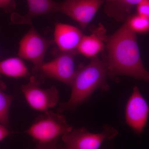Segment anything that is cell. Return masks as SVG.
Wrapping results in <instances>:
<instances>
[{"mask_svg": "<svg viewBox=\"0 0 149 149\" xmlns=\"http://www.w3.org/2000/svg\"><path fill=\"white\" fill-rule=\"evenodd\" d=\"M29 73L28 68L19 57H13L0 61V76L3 74L13 78L26 77Z\"/></svg>", "mask_w": 149, "mask_h": 149, "instance_id": "cell-14", "label": "cell"}, {"mask_svg": "<svg viewBox=\"0 0 149 149\" xmlns=\"http://www.w3.org/2000/svg\"><path fill=\"white\" fill-rule=\"evenodd\" d=\"M72 130L64 116L48 111L38 116L25 133L37 145H49L57 144L60 137Z\"/></svg>", "mask_w": 149, "mask_h": 149, "instance_id": "cell-3", "label": "cell"}, {"mask_svg": "<svg viewBox=\"0 0 149 149\" xmlns=\"http://www.w3.org/2000/svg\"><path fill=\"white\" fill-rule=\"evenodd\" d=\"M8 128L0 123V142L14 133Z\"/></svg>", "mask_w": 149, "mask_h": 149, "instance_id": "cell-19", "label": "cell"}, {"mask_svg": "<svg viewBox=\"0 0 149 149\" xmlns=\"http://www.w3.org/2000/svg\"><path fill=\"white\" fill-rule=\"evenodd\" d=\"M57 144H49V145H37L35 148L32 149H56Z\"/></svg>", "mask_w": 149, "mask_h": 149, "instance_id": "cell-20", "label": "cell"}, {"mask_svg": "<svg viewBox=\"0 0 149 149\" xmlns=\"http://www.w3.org/2000/svg\"><path fill=\"white\" fill-rule=\"evenodd\" d=\"M28 12L22 15L17 13L12 14L11 19L14 24H28L32 26V19L36 17L47 14L58 13L59 2L53 0H27Z\"/></svg>", "mask_w": 149, "mask_h": 149, "instance_id": "cell-11", "label": "cell"}, {"mask_svg": "<svg viewBox=\"0 0 149 149\" xmlns=\"http://www.w3.org/2000/svg\"><path fill=\"white\" fill-rule=\"evenodd\" d=\"M126 21L129 27L136 33H148L149 32V19L138 14L130 16Z\"/></svg>", "mask_w": 149, "mask_h": 149, "instance_id": "cell-16", "label": "cell"}, {"mask_svg": "<svg viewBox=\"0 0 149 149\" xmlns=\"http://www.w3.org/2000/svg\"><path fill=\"white\" fill-rule=\"evenodd\" d=\"M84 35L77 27L58 22L55 26L54 41L60 52L77 53V48Z\"/></svg>", "mask_w": 149, "mask_h": 149, "instance_id": "cell-10", "label": "cell"}, {"mask_svg": "<svg viewBox=\"0 0 149 149\" xmlns=\"http://www.w3.org/2000/svg\"><path fill=\"white\" fill-rule=\"evenodd\" d=\"M77 54L76 52H61L52 60L34 66L33 76L42 82L44 79H53L70 87L76 72L74 56Z\"/></svg>", "mask_w": 149, "mask_h": 149, "instance_id": "cell-4", "label": "cell"}, {"mask_svg": "<svg viewBox=\"0 0 149 149\" xmlns=\"http://www.w3.org/2000/svg\"><path fill=\"white\" fill-rule=\"evenodd\" d=\"M118 134L114 128L106 125L99 133H90L84 128L72 129L61 139L66 148L70 149H99L104 141L114 139Z\"/></svg>", "mask_w": 149, "mask_h": 149, "instance_id": "cell-5", "label": "cell"}, {"mask_svg": "<svg viewBox=\"0 0 149 149\" xmlns=\"http://www.w3.org/2000/svg\"><path fill=\"white\" fill-rule=\"evenodd\" d=\"M6 88L4 83L0 80V123L8 128L10 108L15 96L10 95L5 93Z\"/></svg>", "mask_w": 149, "mask_h": 149, "instance_id": "cell-15", "label": "cell"}, {"mask_svg": "<svg viewBox=\"0 0 149 149\" xmlns=\"http://www.w3.org/2000/svg\"><path fill=\"white\" fill-rule=\"evenodd\" d=\"M15 7L13 0H0V9H2L6 12H10Z\"/></svg>", "mask_w": 149, "mask_h": 149, "instance_id": "cell-18", "label": "cell"}, {"mask_svg": "<svg viewBox=\"0 0 149 149\" xmlns=\"http://www.w3.org/2000/svg\"><path fill=\"white\" fill-rule=\"evenodd\" d=\"M42 83L33 75L30 77L29 83L22 85L20 89L30 107L35 110L44 112L57 105L59 96L56 86L42 89L40 86Z\"/></svg>", "mask_w": 149, "mask_h": 149, "instance_id": "cell-6", "label": "cell"}, {"mask_svg": "<svg viewBox=\"0 0 149 149\" xmlns=\"http://www.w3.org/2000/svg\"><path fill=\"white\" fill-rule=\"evenodd\" d=\"M137 14L149 19V0H143L136 6Z\"/></svg>", "mask_w": 149, "mask_h": 149, "instance_id": "cell-17", "label": "cell"}, {"mask_svg": "<svg viewBox=\"0 0 149 149\" xmlns=\"http://www.w3.org/2000/svg\"><path fill=\"white\" fill-rule=\"evenodd\" d=\"M143 0H105L104 12L108 16L117 21H123L130 17L132 9Z\"/></svg>", "mask_w": 149, "mask_h": 149, "instance_id": "cell-13", "label": "cell"}, {"mask_svg": "<svg viewBox=\"0 0 149 149\" xmlns=\"http://www.w3.org/2000/svg\"><path fill=\"white\" fill-rule=\"evenodd\" d=\"M107 72L113 78L127 75L149 83V73L141 60L136 33L125 20L106 43Z\"/></svg>", "mask_w": 149, "mask_h": 149, "instance_id": "cell-1", "label": "cell"}, {"mask_svg": "<svg viewBox=\"0 0 149 149\" xmlns=\"http://www.w3.org/2000/svg\"><path fill=\"white\" fill-rule=\"evenodd\" d=\"M106 63L97 57L92 58L86 65L76 70L70 87V97L66 102L60 104L59 111L71 110L76 108L89 98L94 91L100 88L103 91L109 90L107 81Z\"/></svg>", "mask_w": 149, "mask_h": 149, "instance_id": "cell-2", "label": "cell"}, {"mask_svg": "<svg viewBox=\"0 0 149 149\" xmlns=\"http://www.w3.org/2000/svg\"><path fill=\"white\" fill-rule=\"evenodd\" d=\"M54 43L42 37L32 25L19 44L18 56L22 59L31 62L34 66L44 63V58L48 49Z\"/></svg>", "mask_w": 149, "mask_h": 149, "instance_id": "cell-7", "label": "cell"}, {"mask_svg": "<svg viewBox=\"0 0 149 149\" xmlns=\"http://www.w3.org/2000/svg\"><path fill=\"white\" fill-rule=\"evenodd\" d=\"M149 113L148 104L136 86L125 108L126 123L135 133L141 135L146 126Z\"/></svg>", "mask_w": 149, "mask_h": 149, "instance_id": "cell-9", "label": "cell"}, {"mask_svg": "<svg viewBox=\"0 0 149 149\" xmlns=\"http://www.w3.org/2000/svg\"><path fill=\"white\" fill-rule=\"evenodd\" d=\"M56 149H70L68 148H63V147H62L61 146H59V145H57V146L56 148Z\"/></svg>", "mask_w": 149, "mask_h": 149, "instance_id": "cell-21", "label": "cell"}, {"mask_svg": "<svg viewBox=\"0 0 149 149\" xmlns=\"http://www.w3.org/2000/svg\"><path fill=\"white\" fill-rule=\"evenodd\" d=\"M105 29L101 26L89 35H84L77 49L78 53L87 58H93L102 52L108 39Z\"/></svg>", "mask_w": 149, "mask_h": 149, "instance_id": "cell-12", "label": "cell"}, {"mask_svg": "<svg viewBox=\"0 0 149 149\" xmlns=\"http://www.w3.org/2000/svg\"><path fill=\"white\" fill-rule=\"evenodd\" d=\"M105 0H65L59 2L58 13L77 22L82 30L86 29Z\"/></svg>", "mask_w": 149, "mask_h": 149, "instance_id": "cell-8", "label": "cell"}]
</instances>
